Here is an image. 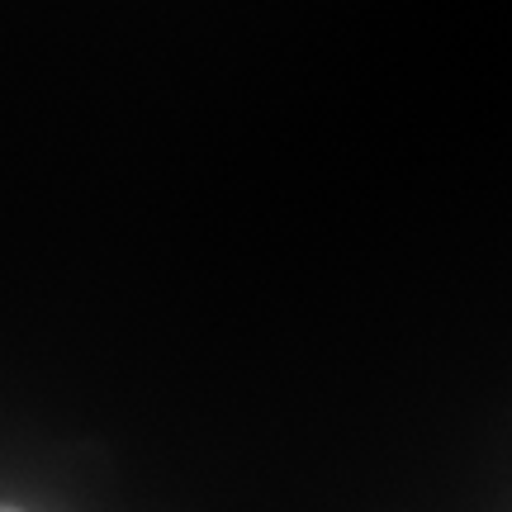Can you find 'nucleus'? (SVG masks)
Returning a JSON list of instances; mask_svg holds the SVG:
<instances>
[{"instance_id":"nucleus-1","label":"nucleus","mask_w":512,"mask_h":512,"mask_svg":"<svg viewBox=\"0 0 512 512\" xmlns=\"http://www.w3.org/2000/svg\"><path fill=\"white\" fill-rule=\"evenodd\" d=\"M0 512H19V508H0Z\"/></svg>"}]
</instances>
